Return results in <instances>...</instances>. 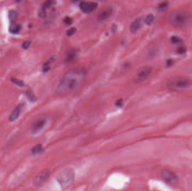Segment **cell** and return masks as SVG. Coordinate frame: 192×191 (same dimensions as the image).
Returning <instances> with one entry per match:
<instances>
[{
	"instance_id": "6da1fadb",
	"label": "cell",
	"mask_w": 192,
	"mask_h": 191,
	"mask_svg": "<svg viewBox=\"0 0 192 191\" xmlns=\"http://www.w3.org/2000/svg\"><path fill=\"white\" fill-rule=\"evenodd\" d=\"M86 75V70L82 67L77 66L69 70L58 84L57 93L65 94L76 90L83 82Z\"/></svg>"
},
{
	"instance_id": "7a4b0ae2",
	"label": "cell",
	"mask_w": 192,
	"mask_h": 191,
	"mask_svg": "<svg viewBox=\"0 0 192 191\" xmlns=\"http://www.w3.org/2000/svg\"><path fill=\"white\" fill-rule=\"evenodd\" d=\"M170 20L173 26L179 29H184L191 25L192 17L188 12L177 10L171 14Z\"/></svg>"
},
{
	"instance_id": "3957f363",
	"label": "cell",
	"mask_w": 192,
	"mask_h": 191,
	"mask_svg": "<svg viewBox=\"0 0 192 191\" xmlns=\"http://www.w3.org/2000/svg\"><path fill=\"white\" fill-rule=\"evenodd\" d=\"M170 90L181 91L187 90L192 86V80L185 76H176L168 80L166 84Z\"/></svg>"
},
{
	"instance_id": "277c9868",
	"label": "cell",
	"mask_w": 192,
	"mask_h": 191,
	"mask_svg": "<svg viewBox=\"0 0 192 191\" xmlns=\"http://www.w3.org/2000/svg\"><path fill=\"white\" fill-rule=\"evenodd\" d=\"M76 178V173L73 169L67 168L62 170L57 176V181L62 189L72 186Z\"/></svg>"
},
{
	"instance_id": "5b68a950",
	"label": "cell",
	"mask_w": 192,
	"mask_h": 191,
	"mask_svg": "<svg viewBox=\"0 0 192 191\" xmlns=\"http://www.w3.org/2000/svg\"><path fill=\"white\" fill-rule=\"evenodd\" d=\"M49 122V118L46 116L39 117L31 124L30 131L33 135H37L43 131Z\"/></svg>"
},
{
	"instance_id": "8992f818",
	"label": "cell",
	"mask_w": 192,
	"mask_h": 191,
	"mask_svg": "<svg viewBox=\"0 0 192 191\" xmlns=\"http://www.w3.org/2000/svg\"><path fill=\"white\" fill-rule=\"evenodd\" d=\"M50 174L51 173L49 169H44L40 172L38 173V174L34 176L32 181V184L33 187L35 188L41 187L49 179Z\"/></svg>"
},
{
	"instance_id": "52a82bcc",
	"label": "cell",
	"mask_w": 192,
	"mask_h": 191,
	"mask_svg": "<svg viewBox=\"0 0 192 191\" xmlns=\"http://www.w3.org/2000/svg\"><path fill=\"white\" fill-rule=\"evenodd\" d=\"M161 176H162L163 179L167 183L175 186L177 185L179 182V176L177 174L173 171L168 169H164L161 172Z\"/></svg>"
},
{
	"instance_id": "ba28073f",
	"label": "cell",
	"mask_w": 192,
	"mask_h": 191,
	"mask_svg": "<svg viewBox=\"0 0 192 191\" xmlns=\"http://www.w3.org/2000/svg\"><path fill=\"white\" fill-rule=\"evenodd\" d=\"M153 71V68L151 66H146L140 68L137 72L136 76V83H140L144 82L148 79Z\"/></svg>"
},
{
	"instance_id": "9c48e42d",
	"label": "cell",
	"mask_w": 192,
	"mask_h": 191,
	"mask_svg": "<svg viewBox=\"0 0 192 191\" xmlns=\"http://www.w3.org/2000/svg\"><path fill=\"white\" fill-rule=\"evenodd\" d=\"M113 14V10L111 8H106L102 9L97 15V20L98 22H104L109 19Z\"/></svg>"
},
{
	"instance_id": "30bf717a",
	"label": "cell",
	"mask_w": 192,
	"mask_h": 191,
	"mask_svg": "<svg viewBox=\"0 0 192 191\" xmlns=\"http://www.w3.org/2000/svg\"><path fill=\"white\" fill-rule=\"evenodd\" d=\"M79 7L84 13L88 14L94 12L98 7V4L94 2H82Z\"/></svg>"
},
{
	"instance_id": "8fae6325",
	"label": "cell",
	"mask_w": 192,
	"mask_h": 191,
	"mask_svg": "<svg viewBox=\"0 0 192 191\" xmlns=\"http://www.w3.org/2000/svg\"><path fill=\"white\" fill-rule=\"evenodd\" d=\"M78 54V49L76 48H72L68 49L65 53V64H71L76 60L77 55Z\"/></svg>"
},
{
	"instance_id": "7c38bea8",
	"label": "cell",
	"mask_w": 192,
	"mask_h": 191,
	"mask_svg": "<svg viewBox=\"0 0 192 191\" xmlns=\"http://www.w3.org/2000/svg\"><path fill=\"white\" fill-rule=\"evenodd\" d=\"M158 53V47L156 45H153L148 49L146 55V58L147 60H152L157 56Z\"/></svg>"
},
{
	"instance_id": "4fadbf2b",
	"label": "cell",
	"mask_w": 192,
	"mask_h": 191,
	"mask_svg": "<svg viewBox=\"0 0 192 191\" xmlns=\"http://www.w3.org/2000/svg\"><path fill=\"white\" fill-rule=\"evenodd\" d=\"M20 110H21V107L20 105L16 106L9 117V118H8L10 122H14L15 120H17L20 116Z\"/></svg>"
},
{
	"instance_id": "5bb4252c",
	"label": "cell",
	"mask_w": 192,
	"mask_h": 191,
	"mask_svg": "<svg viewBox=\"0 0 192 191\" xmlns=\"http://www.w3.org/2000/svg\"><path fill=\"white\" fill-rule=\"evenodd\" d=\"M142 25V19H137L131 24L130 30L132 33H135L140 29Z\"/></svg>"
},
{
	"instance_id": "9a60e30c",
	"label": "cell",
	"mask_w": 192,
	"mask_h": 191,
	"mask_svg": "<svg viewBox=\"0 0 192 191\" xmlns=\"http://www.w3.org/2000/svg\"><path fill=\"white\" fill-rule=\"evenodd\" d=\"M21 29V26L16 24H13L10 26L9 31L12 34H17L18 33Z\"/></svg>"
},
{
	"instance_id": "2e32d148",
	"label": "cell",
	"mask_w": 192,
	"mask_h": 191,
	"mask_svg": "<svg viewBox=\"0 0 192 191\" xmlns=\"http://www.w3.org/2000/svg\"><path fill=\"white\" fill-rule=\"evenodd\" d=\"M42 149H43V147H42L41 144H37L32 148L31 152L33 155H36V154H39V153H41Z\"/></svg>"
},
{
	"instance_id": "e0dca14e",
	"label": "cell",
	"mask_w": 192,
	"mask_h": 191,
	"mask_svg": "<svg viewBox=\"0 0 192 191\" xmlns=\"http://www.w3.org/2000/svg\"><path fill=\"white\" fill-rule=\"evenodd\" d=\"M55 61V57H52L45 64H44V66H43V71L45 72H47V71H49V70L50 68V66H49V64L52 63L53 62Z\"/></svg>"
},
{
	"instance_id": "ac0fdd59",
	"label": "cell",
	"mask_w": 192,
	"mask_h": 191,
	"mask_svg": "<svg viewBox=\"0 0 192 191\" xmlns=\"http://www.w3.org/2000/svg\"><path fill=\"white\" fill-rule=\"evenodd\" d=\"M18 17V12H15L14 10H10L8 12V18L9 19L12 21H15L16 19H17Z\"/></svg>"
},
{
	"instance_id": "d6986e66",
	"label": "cell",
	"mask_w": 192,
	"mask_h": 191,
	"mask_svg": "<svg viewBox=\"0 0 192 191\" xmlns=\"http://www.w3.org/2000/svg\"><path fill=\"white\" fill-rule=\"evenodd\" d=\"M26 96L27 97V98L28 99V100L32 102L35 101L36 100V98L35 97L34 94L30 90H28L26 91Z\"/></svg>"
},
{
	"instance_id": "ffe728a7",
	"label": "cell",
	"mask_w": 192,
	"mask_h": 191,
	"mask_svg": "<svg viewBox=\"0 0 192 191\" xmlns=\"http://www.w3.org/2000/svg\"><path fill=\"white\" fill-rule=\"evenodd\" d=\"M153 20H154V16L152 14H150L146 17L145 20V23L148 25H150L153 21Z\"/></svg>"
},
{
	"instance_id": "44dd1931",
	"label": "cell",
	"mask_w": 192,
	"mask_h": 191,
	"mask_svg": "<svg viewBox=\"0 0 192 191\" xmlns=\"http://www.w3.org/2000/svg\"><path fill=\"white\" fill-rule=\"evenodd\" d=\"M11 81L14 84H15V85H16L18 86H21V87L24 86V83L23 82V81L19 80V79L12 78L11 79Z\"/></svg>"
},
{
	"instance_id": "7402d4cb",
	"label": "cell",
	"mask_w": 192,
	"mask_h": 191,
	"mask_svg": "<svg viewBox=\"0 0 192 191\" xmlns=\"http://www.w3.org/2000/svg\"><path fill=\"white\" fill-rule=\"evenodd\" d=\"M168 6H169V3L167 2H164L161 4H159L158 9L161 10V11H163V10H166L168 8Z\"/></svg>"
},
{
	"instance_id": "603a6c76",
	"label": "cell",
	"mask_w": 192,
	"mask_h": 191,
	"mask_svg": "<svg viewBox=\"0 0 192 191\" xmlns=\"http://www.w3.org/2000/svg\"><path fill=\"white\" fill-rule=\"evenodd\" d=\"M52 5V1H45L44 4H43V6H42V8H43V10H45L46 11L49 8L51 7V6Z\"/></svg>"
},
{
	"instance_id": "cb8c5ba5",
	"label": "cell",
	"mask_w": 192,
	"mask_h": 191,
	"mask_svg": "<svg viewBox=\"0 0 192 191\" xmlns=\"http://www.w3.org/2000/svg\"><path fill=\"white\" fill-rule=\"evenodd\" d=\"M76 29L75 28H72L69 29H68L66 31V35L68 37H71L72 35L76 33Z\"/></svg>"
},
{
	"instance_id": "d4e9b609",
	"label": "cell",
	"mask_w": 192,
	"mask_h": 191,
	"mask_svg": "<svg viewBox=\"0 0 192 191\" xmlns=\"http://www.w3.org/2000/svg\"><path fill=\"white\" fill-rule=\"evenodd\" d=\"M46 14H47V12L46 11L43 10V8H41L39 10V11L38 12V16L39 18H44L46 16Z\"/></svg>"
},
{
	"instance_id": "484cf974",
	"label": "cell",
	"mask_w": 192,
	"mask_h": 191,
	"mask_svg": "<svg viewBox=\"0 0 192 191\" xmlns=\"http://www.w3.org/2000/svg\"><path fill=\"white\" fill-rule=\"evenodd\" d=\"M171 39L172 42H173V43H174V44L179 43H180V42L181 41L180 38L179 37H177V36H173V37H172L171 38Z\"/></svg>"
},
{
	"instance_id": "4316f807",
	"label": "cell",
	"mask_w": 192,
	"mask_h": 191,
	"mask_svg": "<svg viewBox=\"0 0 192 191\" xmlns=\"http://www.w3.org/2000/svg\"><path fill=\"white\" fill-rule=\"evenodd\" d=\"M30 44H31L30 41H24L22 44V48L24 49H27L29 48Z\"/></svg>"
},
{
	"instance_id": "83f0119b",
	"label": "cell",
	"mask_w": 192,
	"mask_h": 191,
	"mask_svg": "<svg viewBox=\"0 0 192 191\" xmlns=\"http://www.w3.org/2000/svg\"><path fill=\"white\" fill-rule=\"evenodd\" d=\"M186 51H187V49L183 47H180L178 48L177 49V53H179L180 54H184L186 52Z\"/></svg>"
},
{
	"instance_id": "f1b7e54d",
	"label": "cell",
	"mask_w": 192,
	"mask_h": 191,
	"mask_svg": "<svg viewBox=\"0 0 192 191\" xmlns=\"http://www.w3.org/2000/svg\"><path fill=\"white\" fill-rule=\"evenodd\" d=\"M65 23L67 25H70L72 24V19L70 17H66L65 18Z\"/></svg>"
},
{
	"instance_id": "f546056e",
	"label": "cell",
	"mask_w": 192,
	"mask_h": 191,
	"mask_svg": "<svg viewBox=\"0 0 192 191\" xmlns=\"http://www.w3.org/2000/svg\"><path fill=\"white\" fill-rule=\"evenodd\" d=\"M123 99H119V100H118L116 101V105L117 107H121L123 105Z\"/></svg>"
},
{
	"instance_id": "4dcf8cb0",
	"label": "cell",
	"mask_w": 192,
	"mask_h": 191,
	"mask_svg": "<svg viewBox=\"0 0 192 191\" xmlns=\"http://www.w3.org/2000/svg\"><path fill=\"white\" fill-rule=\"evenodd\" d=\"M173 60L172 59H169V60H167L166 61V64H167V66H171V65H173Z\"/></svg>"
},
{
	"instance_id": "1f68e13d",
	"label": "cell",
	"mask_w": 192,
	"mask_h": 191,
	"mask_svg": "<svg viewBox=\"0 0 192 191\" xmlns=\"http://www.w3.org/2000/svg\"><path fill=\"white\" fill-rule=\"evenodd\" d=\"M117 26L116 25H113V28H112V29H113V32H116V31L117 30Z\"/></svg>"
}]
</instances>
